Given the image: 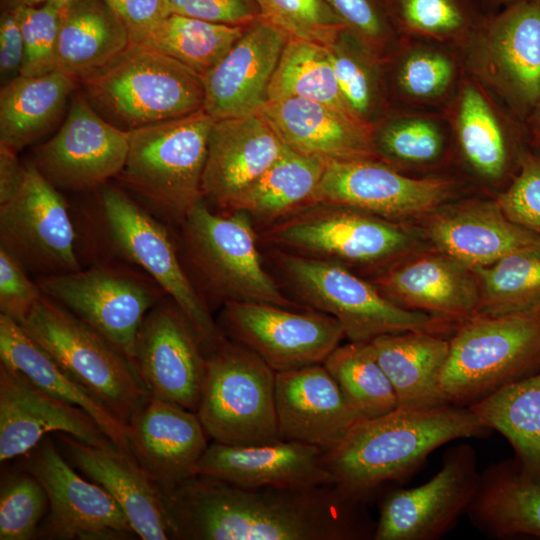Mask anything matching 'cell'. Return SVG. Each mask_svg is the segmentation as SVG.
<instances>
[{
    "instance_id": "obj_13",
    "label": "cell",
    "mask_w": 540,
    "mask_h": 540,
    "mask_svg": "<svg viewBox=\"0 0 540 540\" xmlns=\"http://www.w3.org/2000/svg\"><path fill=\"white\" fill-rule=\"evenodd\" d=\"M67 201L31 163L13 199L0 205V245L39 277L82 268Z\"/></svg>"
},
{
    "instance_id": "obj_52",
    "label": "cell",
    "mask_w": 540,
    "mask_h": 540,
    "mask_svg": "<svg viewBox=\"0 0 540 540\" xmlns=\"http://www.w3.org/2000/svg\"><path fill=\"white\" fill-rule=\"evenodd\" d=\"M406 21L427 32H450L462 24V16L451 0H402Z\"/></svg>"
},
{
    "instance_id": "obj_2",
    "label": "cell",
    "mask_w": 540,
    "mask_h": 540,
    "mask_svg": "<svg viewBox=\"0 0 540 540\" xmlns=\"http://www.w3.org/2000/svg\"><path fill=\"white\" fill-rule=\"evenodd\" d=\"M490 431L468 407H397L357 422L324 451V461L336 486L367 501L383 484L412 475L440 446Z\"/></svg>"
},
{
    "instance_id": "obj_55",
    "label": "cell",
    "mask_w": 540,
    "mask_h": 540,
    "mask_svg": "<svg viewBox=\"0 0 540 540\" xmlns=\"http://www.w3.org/2000/svg\"><path fill=\"white\" fill-rule=\"evenodd\" d=\"M332 9L359 32L376 37L382 30L377 12L368 0H327Z\"/></svg>"
},
{
    "instance_id": "obj_27",
    "label": "cell",
    "mask_w": 540,
    "mask_h": 540,
    "mask_svg": "<svg viewBox=\"0 0 540 540\" xmlns=\"http://www.w3.org/2000/svg\"><path fill=\"white\" fill-rule=\"evenodd\" d=\"M285 149L258 113L215 120L202 176L203 198L228 209Z\"/></svg>"
},
{
    "instance_id": "obj_3",
    "label": "cell",
    "mask_w": 540,
    "mask_h": 540,
    "mask_svg": "<svg viewBox=\"0 0 540 540\" xmlns=\"http://www.w3.org/2000/svg\"><path fill=\"white\" fill-rule=\"evenodd\" d=\"M84 96L110 124L131 131L204 108L202 76L142 43L80 80Z\"/></svg>"
},
{
    "instance_id": "obj_48",
    "label": "cell",
    "mask_w": 540,
    "mask_h": 540,
    "mask_svg": "<svg viewBox=\"0 0 540 540\" xmlns=\"http://www.w3.org/2000/svg\"><path fill=\"white\" fill-rule=\"evenodd\" d=\"M43 296L23 264L0 245V314L21 324Z\"/></svg>"
},
{
    "instance_id": "obj_9",
    "label": "cell",
    "mask_w": 540,
    "mask_h": 540,
    "mask_svg": "<svg viewBox=\"0 0 540 540\" xmlns=\"http://www.w3.org/2000/svg\"><path fill=\"white\" fill-rule=\"evenodd\" d=\"M278 262L301 299L337 319L352 342L404 331L440 334L451 324L394 303L339 262L288 253H279Z\"/></svg>"
},
{
    "instance_id": "obj_35",
    "label": "cell",
    "mask_w": 540,
    "mask_h": 540,
    "mask_svg": "<svg viewBox=\"0 0 540 540\" xmlns=\"http://www.w3.org/2000/svg\"><path fill=\"white\" fill-rule=\"evenodd\" d=\"M75 78L60 70L18 75L0 92V146L16 153L52 129L62 115Z\"/></svg>"
},
{
    "instance_id": "obj_42",
    "label": "cell",
    "mask_w": 540,
    "mask_h": 540,
    "mask_svg": "<svg viewBox=\"0 0 540 540\" xmlns=\"http://www.w3.org/2000/svg\"><path fill=\"white\" fill-rule=\"evenodd\" d=\"M458 135L472 167L487 178L501 177L508 164V145L502 127L483 95L468 86L461 97Z\"/></svg>"
},
{
    "instance_id": "obj_1",
    "label": "cell",
    "mask_w": 540,
    "mask_h": 540,
    "mask_svg": "<svg viewBox=\"0 0 540 540\" xmlns=\"http://www.w3.org/2000/svg\"><path fill=\"white\" fill-rule=\"evenodd\" d=\"M162 492L172 539L365 540L376 527L367 501L335 484L249 489L194 475Z\"/></svg>"
},
{
    "instance_id": "obj_58",
    "label": "cell",
    "mask_w": 540,
    "mask_h": 540,
    "mask_svg": "<svg viewBox=\"0 0 540 540\" xmlns=\"http://www.w3.org/2000/svg\"><path fill=\"white\" fill-rule=\"evenodd\" d=\"M533 120L534 133L540 142V104L530 113Z\"/></svg>"
},
{
    "instance_id": "obj_45",
    "label": "cell",
    "mask_w": 540,
    "mask_h": 540,
    "mask_svg": "<svg viewBox=\"0 0 540 540\" xmlns=\"http://www.w3.org/2000/svg\"><path fill=\"white\" fill-rule=\"evenodd\" d=\"M61 8L53 3L12 7L24 40V58L19 75L39 76L57 70Z\"/></svg>"
},
{
    "instance_id": "obj_24",
    "label": "cell",
    "mask_w": 540,
    "mask_h": 540,
    "mask_svg": "<svg viewBox=\"0 0 540 540\" xmlns=\"http://www.w3.org/2000/svg\"><path fill=\"white\" fill-rule=\"evenodd\" d=\"M207 437L196 413L153 397L128 423L131 455L162 490L195 475Z\"/></svg>"
},
{
    "instance_id": "obj_31",
    "label": "cell",
    "mask_w": 540,
    "mask_h": 540,
    "mask_svg": "<svg viewBox=\"0 0 540 540\" xmlns=\"http://www.w3.org/2000/svg\"><path fill=\"white\" fill-rule=\"evenodd\" d=\"M0 359L44 391L83 409L117 447L130 453L128 425L70 377L18 322L3 314H0Z\"/></svg>"
},
{
    "instance_id": "obj_19",
    "label": "cell",
    "mask_w": 540,
    "mask_h": 540,
    "mask_svg": "<svg viewBox=\"0 0 540 540\" xmlns=\"http://www.w3.org/2000/svg\"><path fill=\"white\" fill-rule=\"evenodd\" d=\"M451 189L446 180L407 177L372 159L331 161L309 205H342L391 220L431 212Z\"/></svg>"
},
{
    "instance_id": "obj_51",
    "label": "cell",
    "mask_w": 540,
    "mask_h": 540,
    "mask_svg": "<svg viewBox=\"0 0 540 540\" xmlns=\"http://www.w3.org/2000/svg\"><path fill=\"white\" fill-rule=\"evenodd\" d=\"M328 54L344 100L358 116L366 113L370 105L371 92L365 70L354 58L335 45L329 47Z\"/></svg>"
},
{
    "instance_id": "obj_44",
    "label": "cell",
    "mask_w": 540,
    "mask_h": 540,
    "mask_svg": "<svg viewBox=\"0 0 540 540\" xmlns=\"http://www.w3.org/2000/svg\"><path fill=\"white\" fill-rule=\"evenodd\" d=\"M49 507L41 483L30 473L10 477L0 493V540H30Z\"/></svg>"
},
{
    "instance_id": "obj_25",
    "label": "cell",
    "mask_w": 540,
    "mask_h": 540,
    "mask_svg": "<svg viewBox=\"0 0 540 540\" xmlns=\"http://www.w3.org/2000/svg\"><path fill=\"white\" fill-rule=\"evenodd\" d=\"M374 285L394 303L449 323L461 324L477 315L476 274L437 250L395 264Z\"/></svg>"
},
{
    "instance_id": "obj_56",
    "label": "cell",
    "mask_w": 540,
    "mask_h": 540,
    "mask_svg": "<svg viewBox=\"0 0 540 540\" xmlns=\"http://www.w3.org/2000/svg\"><path fill=\"white\" fill-rule=\"evenodd\" d=\"M26 164L17 153L0 146V205L9 202L18 193L25 177Z\"/></svg>"
},
{
    "instance_id": "obj_14",
    "label": "cell",
    "mask_w": 540,
    "mask_h": 540,
    "mask_svg": "<svg viewBox=\"0 0 540 540\" xmlns=\"http://www.w3.org/2000/svg\"><path fill=\"white\" fill-rule=\"evenodd\" d=\"M225 335L260 356L275 372L323 363L345 336L333 316L266 303L227 302Z\"/></svg>"
},
{
    "instance_id": "obj_7",
    "label": "cell",
    "mask_w": 540,
    "mask_h": 540,
    "mask_svg": "<svg viewBox=\"0 0 540 540\" xmlns=\"http://www.w3.org/2000/svg\"><path fill=\"white\" fill-rule=\"evenodd\" d=\"M20 325L70 377L125 424L150 397L129 358L46 295Z\"/></svg>"
},
{
    "instance_id": "obj_22",
    "label": "cell",
    "mask_w": 540,
    "mask_h": 540,
    "mask_svg": "<svg viewBox=\"0 0 540 540\" xmlns=\"http://www.w3.org/2000/svg\"><path fill=\"white\" fill-rule=\"evenodd\" d=\"M288 36L263 19L246 29L230 51L204 76L203 110L214 120L257 113Z\"/></svg>"
},
{
    "instance_id": "obj_34",
    "label": "cell",
    "mask_w": 540,
    "mask_h": 540,
    "mask_svg": "<svg viewBox=\"0 0 540 540\" xmlns=\"http://www.w3.org/2000/svg\"><path fill=\"white\" fill-rule=\"evenodd\" d=\"M131 42L126 26L104 0H73L60 11L56 69L81 80Z\"/></svg>"
},
{
    "instance_id": "obj_26",
    "label": "cell",
    "mask_w": 540,
    "mask_h": 540,
    "mask_svg": "<svg viewBox=\"0 0 540 540\" xmlns=\"http://www.w3.org/2000/svg\"><path fill=\"white\" fill-rule=\"evenodd\" d=\"M57 438L71 463L118 503L138 538H172L162 489L130 453L114 443L95 447L65 433Z\"/></svg>"
},
{
    "instance_id": "obj_21",
    "label": "cell",
    "mask_w": 540,
    "mask_h": 540,
    "mask_svg": "<svg viewBox=\"0 0 540 540\" xmlns=\"http://www.w3.org/2000/svg\"><path fill=\"white\" fill-rule=\"evenodd\" d=\"M324 451L285 440L261 445L213 442L198 461L195 475L212 476L249 489H306L334 484Z\"/></svg>"
},
{
    "instance_id": "obj_8",
    "label": "cell",
    "mask_w": 540,
    "mask_h": 540,
    "mask_svg": "<svg viewBox=\"0 0 540 540\" xmlns=\"http://www.w3.org/2000/svg\"><path fill=\"white\" fill-rule=\"evenodd\" d=\"M275 375L260 356L236 341L226 339L208 353L196 412L207 436L227 445L280 441Z\"/></svg>"
},
{
    "instance_id": "obj_39",
    "label": "cell",
    "mask_w": 540,
    "mask_h": 540,
    "mask_svg": "<svg viewBox=\"0 0 540 540\" xmlns=\"http://www.w3.org/2000/svg\"><path fill=\"white\" fill-rule=\"evenodd\" d=\"M329 47L288 39L268 87V101L303 98L355 114L344 100L329 60Z\"/></svg>"
},
{
    "instance_id": "obj_5",
    "label": "cell",
    "mask_w": 540,
    "mask_h": 540,
    "mask_svg": "<svg viewBox=\"0 0 540 540\" xmlns=\"http://www.w3.org/2000/svg\"><path fill=\"white\" fill-rule=\"evenodd\" d=\"M215 120L204 110L129 131L117 176L163 217L180 222L201 199L208 142Z\"/></svg>"
},
{
    "instance_id": "obj_49",
    "label": "cell",
    "mask_w": 540,
    "mask_h": 540,
    "mask_svg": "<svg viewBox=\"0 0 540 540\" xmlns=\"http://www.w3.org/2000/svg\"><path fill=\"white\" fill-rule=\"evenodd\" d=\"M164 9L166 16L177 14L234 26L261 19L255 0H164Z\"/></svg>"
},
{
    "instance_id": "obj_15",
    "label": "cell",
    "mask_w": 540,
    "mask_h": 540,
    "mask_svg": "<svg viewBox=\"0 0 540 540\" xmlns=\"http://www.w3.org/2000/svg\"><path fill=\"white\" fill-rule=\"evenodd\" d=\"M25 469L43 486L49 513L37 536L46 539H129L136 536L128 518L99 484L81 477L50 436L27 453Z\"/></svg>"
},
{
    "instance_id": "obj_57",
    "label": "cell",
    "mask_w": 540,
    "mask_h": 540,
    "mask_svg": "<svg viewBox=\"0 0 540 540\" xmlns=\"http://www.w3.org/2000/svg\"><path fill=\"white\" fill-rule=\"evenodd\" d=\"M73 0H12V7L17 6H38L46 3H53L59 6H65Z\"/></svg>"
},
{
    "instance_id": "obj_16",
    "label": "cell",
    "mask_w": 540,
    "mask_h": 540,
    "mask_svg": "<svg viewBox=\"0 0 540 540\" xmlns=\"http://www.w3.org/2000/svg\"><path fill=\"white\" fill-rule=\"evenodd\" d=\"M480 480L468 444L450 448L442 468L426 483L390 491L383 499L374 540H434L467 512Z\"/></svg>"
},
{
    "instance_id": "obj_30",
    "label": "cell",
    "mask_w": 540,
    "mask_h": 540,
    "mask_svg": "<svg viewBox=\"0 0 540 540\" xmlns=\"http://www.w3.org/2000/svg\"><path fill=\"white\" fill-rule=\"evenodd\" d=\"M489 52L506 96L530 115L540 104V0H519L496 21Z\"/></svg>"
},
{
    "instance_id": "obj_36",
    "label": "cell",
    "mask_w": 540,
    "mask_h": 540,
    "mask_svg": "<svg viewBox=\"0 0 540 540\" xmlns=\"http://www.w3.org/2000/svg\"><path fill=\"white\" fill-rule=\"evenodd\" d=\"M468 408L486 428L507 439L521 471L540 482V370Z\"/></svg>"
},
{
    "instance_id": "obj_4",
    "label": "cell",
    "mask_w": 540,
    "mask_h": 540,
    "mask_svg": "<svg viewBox=\"0 0 540 540\" xmlns=\"http://www.w3.org/2000/svg\"><path fill=\"white\" fill-rule=\"evenodd\" d=\"M96 233L110 257L138 267L185 315L207 353L227 338L184 269L166 227L123 190L97 189Z\"/></svg>"
},
{
    "instance_id": "obj_37",
    "label": "cell",
    "mask_w": 540,
    "mask_h": 540,
    "mask_svg": "<svg viewBox=\"0 0 540 540\" xmlns=\"http://www.w3.org/2000/svg\"><path fill=\"white\" fill-rule=\"evenodd\" d=\"M326 162L286 146L281 156L228 207L251 219L273 221L309 205Z\"/></svg>"
},
{
    "instance_id": "obj_54",
    "label": "cell",
    "mask_w": 540,
    "mask_h": 540,
    "mask_svg": "<svg viewBox=\"0 0 540 540\" xmlns=\"http://www.w3.org/2000/svg\"><path fill=\"white\" fill-rule=\"evenodd\" d=\"M24 58V40L19 22L11 9L0 21V71L2 77L20 74Z\"/></svg>"
},
{
    "instance_id": "obj_50",
    "label": "cell",
    "mask_w": 540,
    "mask_h": 540,
    "mask_svg": "<svg viewBox=\"0 0 540 540\" xmlns=\"http://www.w3.org/2000/svg\"><path fill=\"white\" fill-rule=\"evenodd\" d=\"M453 74L450 60L442 54L423 51L412 54L400 71L403 88L417 97L441 94L449 85Z\"/></svg>"
},
{
    "instance_id": "obj_28",
    "label": "cell",
    "mask_w": 540,
    "mask_h": 540,
    "mask_svg": "<svg viewBox=\"0 0 540 540\" xmlns=\"http://www.w3.org/2000/svg\"><path fill=\"white\" fill-rule=\"evenodd\" d=\"M292 150L323 161L371 159L372 132L359 116L303 98L267 101L257 112Z\"/></svg>"
},
{
    "instance_id": "obj_32",
    "label": "cell",
    "mask_w": 540,
    "mask_h": 540,
    "mask_svg": "<svg viewBox=\"0 0 540 540\" xmlns=\"http://www.w3.org/2000/svg\"><path fill=\"white\" fill-rule=\"evenodd\" d=\"M391 381L398 407L431 408L448 404L440 387L450 341L439 334L404 331L370 341Z\"/></svg>"
},
{
    "instance_id": "obj_11",
    "label": "cell",
    "mask_w": 540,
    "mask_h": 540,
    "mask_svg": "<svg viewBox=\"0 0 540 540\" xmlns=\"http://www.w3.org/2000/svg\"><path fill=\"white\" fill-rule=\"evenodd\" d=\"M37 283L44 295L99 332L133 363L140 325L165 294L144 272L111 263L42 276Z\"/></svg>"
},
{
    "instance_id": "obj_47",
    "label": "cell",
    "mask_w": 540,
    "mask_h": 540,
    "mask_svg": "<svg viewBox=\"0 0 540 540\" xmlns=\"http://www.w3.org/2000/svg\"><path fill=\"white\" fill-rule=\"evenodd\" d=\"M381 146L390 156L407 162H429L442 150V136L426 120H406L388 127L381 136Z\"/></svg>"
},
{
    "instance_id": "obj_46",
    "label": "cell",
    "mask_w": 540,
    "mask_h": 540,
    "mask_svg": "<svg viewBox=\"0 0 540 540\" xmlns=\"http://www.w3.org/2000/svg\"><path fill=\"white\" fill-rule=\"evenodd\" d=\"M496 203L514 223L540 236V157L524 152L510 186Z\"/></svg>"
},
{
    "instance_id": "obj_41",
    "label": "cell",
    "mask_w": 540,
    "mask_h": 540,
    "mask_svg": "<svg viewBox=\"0 0 540 540\" xmlns=\"http://www.w3.org/2000/svg\"><path fill=\"white\" fill-rule=\"evenodd\" d=\"M323 365L360 421L382 416L398 407L393 385L370 341L339 345Z\"/></svg>"
},
{
    "instance_id": "obj_40",
    "label": "cell",
    "mask_w": 540,
    "mask_h": 540,
    "mask_svg": "<svg viewBox=\"0 0 540 540\" xmlns=\"http://www.w3.org/2000/svg\"><path fill=\"white\" fill-rule=\"evenodd\" d=\"M245 30L243 26L170 14L137 43L148 45L204 76L230 51Z\"/></svg>"
},
{
    "instance_id": "obj_53",
    "label": "cell",
    "mask_w": 540,
    "mask_h": 540,
    "mask_svg": "<svg viewBox=\"0 0 540 540\" xmlns=\"http://www.w3.org/2000/svg\"><path fill=\"white\" fill-rule=\"evenodd\" d=\"M126 26L132 42H140L164 17V0H104Z\"/></svg>"
},
{
    "instance_id": "obj_43",
    "label": "cell",
    "mask_w": 540,
    "mask_h": 540,
    "mask_svg": "<svg viewBox=\"0 0 540 540\" xmlns=\"http://www.w3.org/2000/svg\"><path fill=\"white\" fill-rule=\"evenodd\" d=\"M261 19L298 39L332 47L346 22L325 0H255Z\"/></svg>"
},
{
    "instance_id": "obj_20",
    "label": "cell",
    "mask_w": 540,
    "mask_h": 540,
    "mask_svg": "<svg viewBox=\"0 0 540 540\" xmlns=\"http://www.w3.org/2000/svg\"><path fill=\"white\" fill-rule=\"evenodd\" d=\"M50 433L95 447L113 443L83 409L49 394L0 362V461L26 455Z\"/></svg>"
},
{
    "instance_id": "obj_18",
    "label": "cell",
    "mask_w": 540,
    "mask_h": 540,
    "mask_svg": "<svg viewBox=\"0 0 540 540\" xmlns=\"http://www.w3.org/2000/svg\"><path fill=\"white\" fill-rule=\"evenodd\" d=\"M205 352L182 311L163 298L140 325L134 364L150 397L196 413L206 373Z\"/></svg>"
},
{
    "instance_id": "obj_6",
    "label": "cell",
    "mask_w": 540,
    "mask_h": 540,
    "mask_svg": "<svg viewBox=\"0 0 540 540\" xmlns=\"http://www.w3.org/2000/svg\"><path fill=\"white\" fill-rule=\"evenodd\" d=\"M440 376L448 404L468 407L540 370V315L474 316L451 338Z\"/></svg>"
},
{
    "instance_id": "obj_38",
    "label": "cell",
    "mask_w": 540,
    "mask_h": 540,
    "mask_svg": "<svg viewBox=\"0 0 540 540\" xmlns=\"http://www.w3.org/2000/svg\"><path fill=\"white\" fill-rule=\"evenodd\" d=\"M473 271L480 291L476 316L540 315V247L513 252Z\"/></svg>"
},
{
    "instance_id": "obj_17",
    "label": "cell",
    "mask_w": 540,
    "mask_h": 540,
    "mask_svg": "<svg viewBox=\"0 0 540 540\" xmlns=\"http://www.w3.org/2000/svg\"><path fill=\"white\" fill-rule=\"evenodd\" d=\"M128 149L129 131L110 124L77 93L64 123L31 163L58 190L91 191L120 174Z\"/></svg>"
},
{
    "instance_id": "obj_29",
    "label": "cell",
    "mask_w": 540,
    "mask_h": 540,
    "mask_svg": "<svg viewBox=\"0 0 540 540\" xmlns=\"http://www.w3.org/2000/svg\"><path fill=\"white\" fill-rule=\"evenodd\" d=\"M427 235L436 250L468 268L487 267L522 249L540 247V236L512 222L495 204H472L430 219Z\"/></svg>"
},
{
    "instance_id": "obj_12",
    "label": "cell",
    "mask_w": 540,
    "mask_h": 540,
    "mask_svg": "<svg viewBox=\"0 0 540 540\" xmlns=\"http://www.w3.org/2000/svg\"><path fill=\"white\" fill-rule=\"evenodd\" d=\"M276 224L267 240L339 263L375 264L406 253L413 235L400 224L336 204H310Z\"/></svg>"
},
{
    "instance_id": "obj_10",
    "label": "cell",
    "mask_w": 540,
    "mask_h": 540,
    "mask_svg": "<svg viewBox=\"0 0 540 540\" xmlns=\"http://www.w3.org/2000/svg\"><path fill=\"white\" fill-rule=\"evenodd\" d=\"M251 217L213 213L201 198L181 223L188 259L206 289L227 302L266 303L302 310L262 266Z\"/></svg>"
},
{
    "instance_id": "obj_23",
    "label": "cell",
    "mask_w": 540,
    "mask_h": 540,
    "mask_svg": "<svg viewBox=\"0 0 540 540\" xmlns=\"http://www.w3.org/2000/svg\"><path fill=\"white\" fill-rule=\"evenodd\" d=\"M275 405L281 440L325 451L360 421L323 363L276 372Z\"/></svg>"
},
{
    "instance_id": "obj_33",
    "label": "cell",
    "mask_w": 540,
    "mask_h": 540,
    "mask_svg": "<svg viewBox=\"0 0 540 540\" xmlns=\"http://www.w3.org/2000/svg\"><path fill=\"white\" fill-rule=\"evenodd\" d=\"M466 513L475 527L494 538H540V482L525 475L514 459L493 464L480 473Z\"/></svg>"
}]
</instances>
